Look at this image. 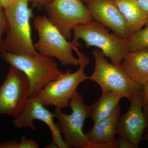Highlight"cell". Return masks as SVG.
Wrapping results in <instances>:
<instances>
[{
    "instance_id": "cell-25",
    "label": "cell",
    "mask_w": 148,
    "mask_h": 148,
    "mask_svg": "<svg viewBox=\"0 0 148 148\" xmlns=\"http://www.w3.org/2000/svg\"><path fill=\"white\" fill-rule=\"evenodd\" d=\"M16 1V0H0V2L3 8L4 9L6 8Z\"/></svg>"
},
{
    "instance_id": "cell-4",
    "label": "cell",
    "mask_w": 148,
    "mask_h": 148,
    "mask_svg": "<svg viewBox=\"0 0 148 148\" xmlns=\"http://www.w3.org/2000/svg\"><path fill=\"white\" fill-rule=\"evenodd\" d=\"M73 49L79 60V68L73 73L69 69L59 78L49 83L34 97L45 107L53 106L56 108L61 110L69 107L70 100L76 92L78 86L88 79L84 69L90 60L86 54L80 51L78 47L74 46Z\"/></svg>"
},
{
    "instance_id": "cell-21",
    "label": "cell",
    "mask_w": 148,
    "mask_h": 148,
    "mask_svg": "<svg viewBox=\"0 0 148 148\" xmlns=\"http://www.w3.org/2000/svg\"><path fill=\"white\" fill-rule=\"evenodd\" d=\"M117 148H137L139 147L125 138L119 137L116 139Z\"/></svg>"
},
{
    "instance_id": "cell-9",
    "label": "cell",
    "mask_w": 148,
    "mask_h": 148,
    "mask_svg": "<svg viewBox=\"0 0 148 148\" xmlns=\"http://www.w3.org/2000/svg\"><path fill=\"white\" fill-rule=\"evenodd\" d=\"M30 85L23 72L13 66L10 69L0 86V115L14 117L23 108L29 98Z\"/></svg>"
},
{
    "instance_id": "cell-28",
    "label": "cell",
    "mask_w": 148,
    "mask_h": 148,
    "mask_svg": "<svg viewBox=\"0 0 148 148\" xmlns=\"http://www.w3.org/2000/svg\"><path fill=\"white\" fill-rule=\"evenodd\" d=\"M81 1H82L83 2L85 3H86V5H87L92 0H81Z\"/></svg>"
},
{
    "instance_id": "cell-18",
    "label": "cell",
    "mask_w": 148,
    "mask_h": 148,
    "mask_svg": "<svg viewBox=\"0 0 148 148\" xmlns=\"http://www.w3.org/2000/svg\"><path fill=\"white\" fill-rule=\"evenodd\" d=\"M39 145L35 140L22 136L18 143L16 140H11L0 143V148H38Z\"/></svg>"
},
{
    "instance_id": "cell-24",
    "label": "cell",
    "mask_w": 148,
    "mask_h": 148,
    "mask_svg": "<svg viewBox=\"0 0 148 148\" xmlns=\"http://www.w3.org/2000/svg\"><path fill=\"white\" fill-rule=\"evenodd\" d=\"M137 1L148 16V0H137Z\"/></svg>"
},
{
    "instance_id": "cell-1",
    "label": "cell",
    "mask_w": 148,
    "mask_h": 148,
    "mask_svg": "<svg viewBox=\"0 0 148 148\" xmlns=\"http://www.w3.org/2000/svg\"><path fill=\"white\" fill-rule=\"evenodd\" d=\"M29 3L28 0H16L3 9L6 36L3 40V51L31 56L38 53L32 39L30 21L34 13Z\"/></svg>"
},
{
    "instance_id": "cell-15",
    "label": "cell",
    "mask_w": 148,
    "mask_h": 148,
    "mask_svg": "<svg viewBox=\"0 0 148 148\" xmlns=\"http://www.w3.org/2000/svg\"><path fill=\"white\" fill-rule=\"evenodd\" d=\"M120 112L119 105L110 116L94 123L92 128L85 133L89 143H107L114 139Z\"/></svg>"
},
{
    "instance_id": "cell-27",
    "label": "cell",
    "mask_w": 148,
    "mask_h": 148,
    "mask_svg": "<svg viewBox=\"0 0 148 148\" xmlns=\"http://www.w3.org/2000/svg\"><path fill=\"white\" fill-rule=\"evenodd\" d=\"M144 139L148 142V126L145 131V134L144 137Z\"/></svg>"
},
{
    "instance_id": "cell-8",
    "label": "cell",
    "mask_w": 148,
    "mask_h": 148,
    "mask_svg": "<svg viewBox=\"0 0 148 148\" xmlns=\"http://www.w3.org/2000/svg\"><path fill=\"white\" fill-rule=\"evenodd\" d=\"M44 9L49 21L69 40L75 27L93 20L81 0H53Z\"/></svg>"
},
{
    "instance_id": "cell-17",
    "label": "cell",
    "mask_w": 148,
    "mask_h": 148,
    "mask_svg": "<svg viewBox=\"0 0 148 148\" xmlns=\"http://www.w3.org/2000/svg\"><path fill=\"white\" fill-rule=\"evenodd\" d=\"M144 28L132 34L128 39V51L148 49V21Z\"/></svg>"
},
{
    "instance_id": "cell-10",
    "label": "cell",
    "mask_w": 148,
    "mask_h": 148,
    "mask_svg": "<svg viewBox=\"0 0 148 148\" xmlns=\"http://www.w3.org/2000/svg\"><path fill=\"white\" fill-rule=\"evenodd\" d=\"M45 107L35 98H29L20 112L14 117V125L18 128H29L35 130L36 128L34 121L36 120L41 121L50 130L52 144L57 148H68L58 124H56L54 121V113L51 112Z\"/></svg>"
},
{
    "instance_id": "cell-7",
    "label": "cell",
    "mask_w": 148,
    "mask_h": 148,
    "mask_svg": "<svg viewBox=\"0 0 148 148\" xmlns=\"http://www.w3.org/2000/svg\"><path fill=\"white\" fill-rule=\"evenodd\" d=\"M69 106L72 110L70 114L60 109L55 108L54 112L64 142L68 148H88L89 142L83 127L89 116V106L85 104L82 95L77 91L71 98Z\"/></svg>"
},
{
    "instance_id": "cell-26",
    "label": "cell",
    "mask_w": 148,
    "mask_h": 148,
    "mask_svg": "<svg viewBox=\"0 0 148 148\" xmlns=\"http://www.w3.org/2000/svg\"><path fill=\"white\" fill-rule=\"evenodd\" d=\"M143 110L146 114L148 117V103L143 107Z\"/></svg>"
},
{
    "instance_id": "cell-3",
    "label": "cell",
    "mask_w": 148,
    "mask_h": 148,
    "mask_svg": "<svg viewBox=\"0 0 148 148\" xmlns=\"http://www.w3.org/2000/svg\"><path fill=\"white\" fill-rule=\"evenodd\" d=\"M73 31L72 42L80 46L78 40L81 39L84 42L86 48H98L115 65H120L129 51L128 39L111 34L106 27L95 20L77 25Z\"/></svg>"
},
{
    "instance_id": "cell-11",
    "label": "cell",
    "mask_w": 148,
    "mask_h": 148,
    "mask_svg": "<svg viewBox=\"0 0 148 148\" xmlns=\"http://www.w3.org/2000/svg\"><path fill=\"white\" fill-rule=\"evenodd\" d=\"M143 90L133 95L127 112L120 114L116 129V135L129 140L138 147L148 126V117L142 105Z\"/></svg>"
},
{
    "instance_id": "cell-13",
    "label": "cell",
    "mask_w": 148,
    "mask_h": 148,
    "mask_svg": "<svg viewBox=\"0 0 148 148\" xmlns=\"http://www.w3.org/2000/svg\"><path fill=\"white\" fill-rule=\"evenodd\" d=\"M120 65L135 82L143 86L148 82V49L128 51Z\"/></svg>"
},
{
    "instance_id": "cell-14",
    "label": "cell",
    "mask_w": 148,
    "mask_h": 148,
    "mask_svg": "<svg viewBox=\"0 0 148 148\" xmlns=\"http://www.w3.org/2000/svg\"><path fill=\"white\" fill-rule=\"evenodd\" d=\"M113 1L125 19L129 38L147 22L148 15L141 8L137 0Z\"/></svg>"
},
{
    "instance_id": "cell-5",
    "label": "cell",
    "mask_w": 148,
    "mask_h": 148,
    "mask_svg": "<svg viewBox=\"0 0 148 148\" xmlns=\"http://www.w3.org/2000/svg\"><path fill=\"white\" fill-rule=\"evenodd\" d=\"M92 53L95 68L92 74L88 76V79L96 83L102 92H114L130 101L133 95L143 90V85L132 81L121 65L109 62L100 49H95Z\"/></svg>"
},
{
    "instance_id": "cell-12",
    "label": "cell",
    "mask_w": 148,
    "mask_h": 148,
    "mask_svg": "<svg viewBox=\"0 0 148 148\" xmlns=\"http://www.w3.org/2000/svg\"><path fill=\"white\" fill-rule=\"evenodd\" d=\"M86 6L93 20L111 29L118 36L129 39L126 21L113 0H92Z\"/></svg>"
},
{
    "instance_id": "cell-29",
    "label": "cell",
    "mask_w": 148,
    "mask_h": 148,
    "mask_svg": "<svg viewBox=\"0 0 148 148\" xmlns=\"http://www.w3.org/2000/svg\"><path fill=\"white\" fill-rule=\"evenodd\" d=\"M2 9H3L2 6L1 4V3L0 2V11Z\"/></svg>"
},
{
    "instance_id": "cell-19",
    "label": "cell",
    "mask_w": 148,
    "mask_h": 148,
    "mask_svg": "<svg viewBox=\"0 0 148 148\" xmlns=\"http://www.w3.org/2000/svg\"><path fill=\"white\" fill-rule=\"evenodd\" d=\"M6 22L4 12L3 8L0 11V52L3 51V40L2 39L3 34L6 32Z\"/></svg>"
},
{
    "instance_id": "cell-6",
    "label": "cell",
    "mask_w": 148,
    "mask_h": 148,
    "mask_svg": "<svg viewBox=\"0 0 148 148\" xmlns=\"http://www.w3.org/2000/svg\"><path fill=\"white\" fill-rule=\"evenodd\" d=\"M34 25L38 35V40L34 44L38 52L57 58L64 66H79V60L74 56L73 51L74 46H79L66 39L49 21L47 15L36 16Z\"/></svg>"
},
{
    "instance_id": "cell-2",
    "label": "cell",
    "mask_w": 148,
    "mask_h": 148,
    "mask_svg": "<svg viewBox=\"0 0 148 148\" xmlns=\"http://www.w3.org/2000/svg\"><path fill=\"white\" fill-rule=\"evenodd\" d=\"M4 61L23 72L29 80V98L36 97L49 83L59 78L64 72L58 69L54 58L38 52L34 56L1 52Z\"/></svg>"
},
{
    "instance_id": "cell-23",
    "label": "cell",
    "mask_w": 148,
    "mask_h": 148,
    "mask_svg": "<svg viewBox=\"0 0 148 148\" xmlns=\"http://www.w3.org/2000/svg\"><path fill=\"white\" fill-rule=\"evenodd\" d=\"M143 91L142 105L143 107L148 103V82L144 86Z\"/></svg>"
},
{
    "instance_id": "cell-20",
    "label": "cell",
    "mask_w": 148,
    "mask_h": 148,
    "mask_svg": "<svg viewBox=\"0 0 148 148\" xmlns=\"http://www.w3.org/2000/svg\"><path fill=\"white\" fill-rule=\"evenodd\" d=\"M88 148H117L116 139L107 143H89Z\"/></svg>"
},
{
    "instance_id": "cell-16",
    "label": "cell",
    "mask_w": 148,
    "mask_h": 148,
    "mask_svg": "<svg viewBox=\"0 0 148 148\" xmlns=\"http://www.w3.org/2000/svg\"><path fill=\"white\" fill-rule=\"evenodd\" d=\"M123 98L120 95L112 92H102L100 98L89 106V116L94 123L107 118L119 106Z\"/></svg>"
},
{
    "instance_id": "cell-22",
    "label": "cell",
    "mask_w": 148,
    "mask_h": 148,
    "mask_svg": "<svg viewBox=\"0 0 148 148\" xmlns=\"http://www.w3.org/2000/svg\"><path fill=\"white\" fill-rule=\"evenodd\" d=\"M29 2L33 3L34 5L39 8H44L49 4L53 0H28Z\"/></svg>"
}]
</instances>
